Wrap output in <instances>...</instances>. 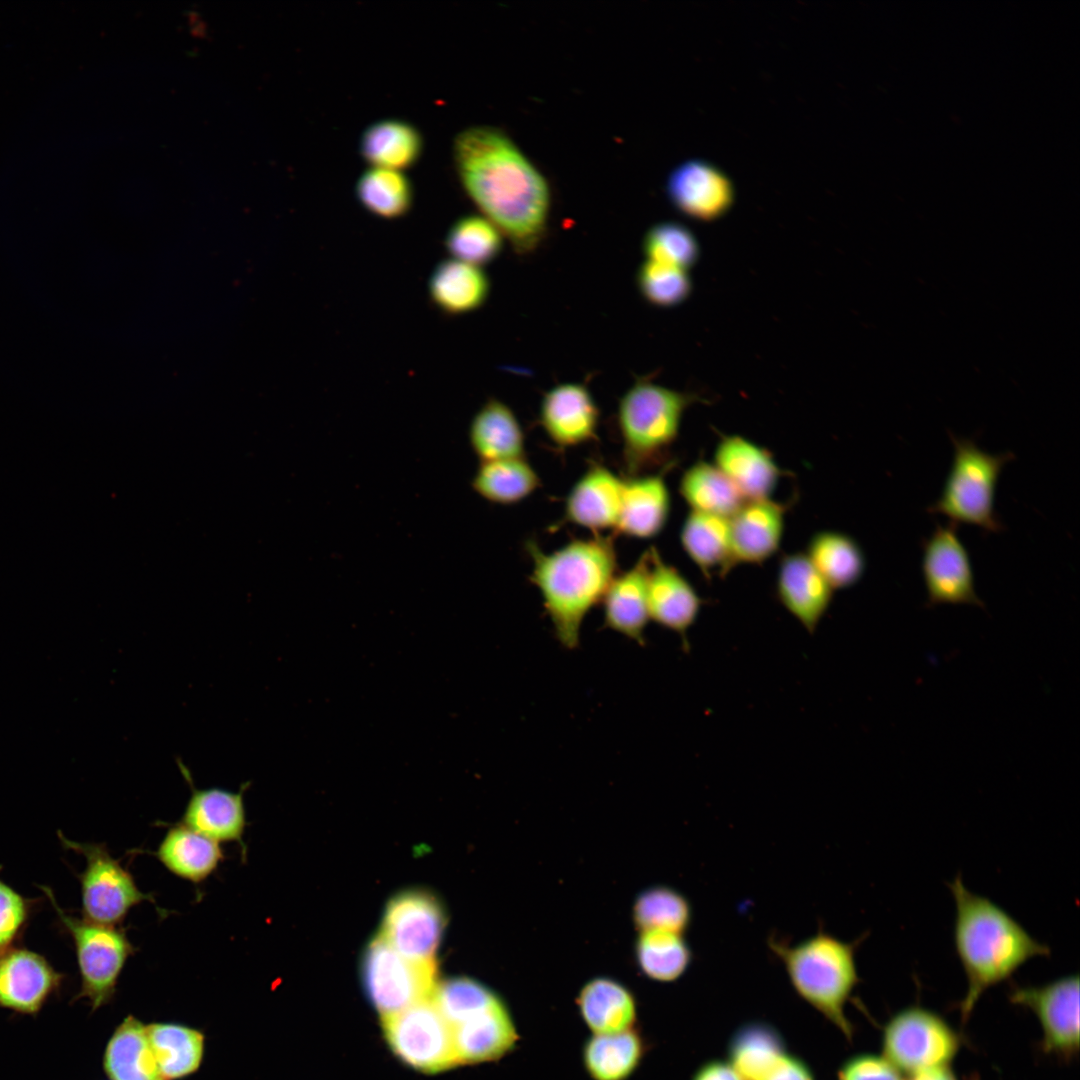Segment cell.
<instances>
[{
	"label": "cell",
	"mask_w": 1080,
	"mask_h": 1080,
	"mask_svg": "<svg viewBox=\"0 0 1080 1080\" xmlns=\"http://www.w3.org/2000/svg\"><path fill=\"white\" fill-rule=\"evenodd\" d=\"M666 193L677 210L700 221L721 217L734 201L730 178L714 164L701 159L677 165L667 178Z\"/></svg>",
	"instance_id": "2e32d148"
},
{
	"label": "cell",
	"mask_w": 1080,
	"mask_h": 1080,
	"mask_svg": "<svg viewBox=\"0 0 1080 1080\" xmlns=\"http://www.w3.org/2000/svg\"><path fill=\"white\" fill-rule=\"evenodd\" d=\"M526 549L532 561L530 581L541 594L557 640L567 649L577 648L585 616L617 575L612 537L575 539L550 553L528 541Z\"/></svg>",
	"instance_id": "3957f363"
},
{
	"label": "cell",
	"mask_w": 1080,
	"mask_h": 1080,
	"mask_svg": "<svg viewBox=\"0 0 1080 1080\" xmlns=\"http://www.w3.org/2000/svg\"><path fill=\"white\" fill-rule=\"evenodd\" d=\"M469 442L480 462L525 457V437L511 408L488 399L475 413L469 426Z\"/></svg>",
	"instance_id": "4dcf8cb0"
},
{
	"label": "cell",
	"mask_w": 1080,
	"mask_h": 1080,
	"mask_svg": "<svg viewBox=\"0 0 1080 1080\" xmlns=\"http://www.w3.org/2000/svg\"><path fill=\"white\" fill-rule=\"evenodd\" d=\"M436 970V962L404 958L379 934L368 942L360 962L363 987L382 1017L432 997Z\"/></svg>",
	"instance_id": "9c48e42d"
},
{
	"label": "cell",
	"mask_w": 1080,
	"mask_h": 1080,
	"mask_svg": "<svg viewBox=\"0 0 1080 1080\" xmlns=\"http://www.w3.org/2000/svg\"><path fill=\"white\" fill-rule=\"evenodd\" d=\"M905 1080H959L956 1073L949 1066L932 1067L917 1071L905 1077Z\"/></svg>",
	"instance_id": "f907efd6"
},
{
	"label": "cell",
	"mask_w": 1080,
	"mask_h": 1080,
	"mask_svg": "<svg viewBox=\"0 0 1080 1080\" xmlns=\"http://www.w3.org/2000/svg\"><path fill=\"white\" fill-rule=\"evenodd\" d=\"M691 1080H742L728 1061L713 1059L702 1064Z\"/></svg>",
	"instance_id": "681fc988"
},
{
	"label": "cell",
	"mask_w": 1080,
	"mask_h": 1080,
	"mask_svg": "<svg viewBox=\"0 0 1080 1080\" xmlns=\"http://www.w3.org/2000/svg\"><path fill=\"white\" fill-rule=\"evenodd\" d=\"M471 485L485 500L511 505L531 495L540 479L526 458L518 457L480 462Z\"/></svg>",
	"instance_id": "f35d334b"
},
{
	"label": "cell",
	"mask_w": 1080,
	"mask_h": 1080,
	"mask_svg": "<svg viewBox=\"0 0 1080 1080\" xmlns=\"http://www.w3.org/2000/svg\"><path fill=\"white\" fill-rule=\"evenodd\" d=\"M837 1080H905V1077L884 1055L859 1053L841 1064Z\"/></svg>",
	"instance_id": "7dc6e473"
},
{
	"label": "cell",
	"mask_w": 1080,
	"mask_h": 1080,
	"mask_svg": "<svg viewBox=\"0 0 1080 1080\" xmlns=\"http://www.w3.org/2000/svg\"><path fill=\"white\" fill-rule=\"evenodd\" d=\"M490 290V279L481 267L453 258L440 261L428 280L431 303L447 316L480 309L487 302Z\"/></svg>",
	"instance_id": "4316f807"
},
{
	"label": "cell",
	"mask_w": 1080,
	"mask_h": 1080,
	"mask_svg": "<svg viewBox=\"0 0 1080 1080\" xmlns=\"http://www.w3.org/2000/svg\"><path fill=\"white\" fill-rule=\"evenodd\" d=\"M648 565L647 550L631 568L614 577L601 601L605 626L640 645H644V632L650 619Z\"/></svg>",
	"instance_id": "d4e9b609"
},
{
	"label": "cell",
	"mask_w": 1080,
	"mask_h": 1080,
	"mask_svg": "<svg viewBox=\"0 0 1080 1080\" xmlns=\"http://www.w3.org/2000/svg\"><path fill=\"white\" fill-rule=\"evenodd\" d=\"M42 890L74 943L81 977L77 998L88 999L97 1010L113 999L119 977L136 948L122 927L71 915L58 905L50 888Z\"/></svg>",
	"instance_id": "52a82bcc"
},
{
	"label": "cell",
	"mask_w": 1080,
	"mask_h": 1080,
	"mask_svg": "<svg viewBox=\"0 0 1080 1080\" xmlns=\"http://www.w3.org/2000/svg\"><path fill=\"white\" fill-rule=\"evenodd\" d=\"M670 504V493L662 474L630 476L624 480L615 529L633 538L655 537L668 521Z\"/></svg>",
	"instance_id": "484cf974"
},
{
	"label": "cell",
	"mask_w": 1080,
	"mask_h": 1080,
	"mask_svg": "<svg viewBox=\"0 0 1080 1080\" xmlns=\"http://www.w3.org/2000/svg\"><path fill=\"white\" fill-rule=\"evenodd\" d=\"M58 835L66 848L82 854L86 860L79 875L84 918L119 926L133 907L143 901L155 903L153 895L139 889L130 871L110 854L105 844L78 843L60 832Z\"/></svg>",
	"instance_id": "30bf717a"
},
{
	"label": "cell",
	"mask_w": 1080,
	"mask_h": 1080,
	"mask_svg": "<svg viewBox=\"0 0 1080 1080\" xmlns=\"http://www.w3.org/2000/svg\"><path fill=\"white\" fill-rule=\"evenodd\" d=\"M632 919L639 932L658 930L684 935L692 921V907L680 891L655 885L635 898Z\"/></svg>",
	"instance_id": "b9f144b4"
},
{
	"label": "cell",
	"mask_w": 1080,
	"mask_h": 1080,
	"mask_svg": "<svg viewBox=\"0 0 1080 1080\" xmlns=\"http://www.w3.org/2000/svg\"><path fill=\"white\" fill-rule=\"evenodd\" d=\"M1009 1000L1029 1009L1040 1025L1041 1051L1064 1062L1079 1052V976L1068 975L1041 986H1014Z\"/></svg>",
	"instance_id": "4fadbf2b"
},
{
	"label": "cell",
	"mask_w": 1080,
	"mask_h": 1080,
	"mask_svg": "<svg viewBox=\"0 0 1080 1080\" xmlns=\"http://www.w3.org/2000/svg\"><path fill=\"white\" fill-rule=\"evenodd\" d=\"M599 409L581 383H562L548 390L540 405V423L547 436L561 447L584 444L596 437Z\"/></svg>",
	"instance_id": "ffe728a7"
},
{
	"label": "cell",
	"mask_w": 1080,
	"mask_h": 1080,
	"mask_svg": "<svg viewBox=\"0 0 1080 1080\" xmlns=\"http://www.w3.org/2000/svg\"><path fill=\"white\" fill-rule=\"evenodd\" d=\"M646 1051L635 1028L613 1034H592L584 1043L583 1064L592 1080H627Z\"/></svg>",
	"instance_id": "d590c367"
},
{
	"label": "cell",
	"mask_w": 1080,
	"mask_h": 1080,
	"mask_svg": "<svg viewBox=\"0 0 1080 1080\" xmlns=\"http://www.w3.org/2000/svg\"><path fill=\"white\" fill-rule=\"evenodd\" d=\"M776 593L783 607L813 633L830 607L834 589L806 553L795 552L783 556L779 563Z\"/></svg>",
	"instance_id": "44dd1931"
},
{
	"label": "cell",
	"mask_w": 1080,
	"mask_h": 1080,
	"mask_svg": "<svg viewBox=\"0 0 1080 1080\" xmlns=\"http://www.w3.org/2000/svg\"><path fill=\"white\" fill-rule=\"evenodd\" d=\"M882 1055L904 1075L949 1066L961 1048L958 1032L938 1013L909 1006L896 1012L883 1027Z\"/></svg>",
	"instance_id": "ba28073f"
},
{
	"label": "cell",
	"mask_w": 1080,
	"mask_h": 1080,
	"mask_svg": "<svg viewBox=\"0 0 1080 1080\" xmlns=\"http://www.w3.org/2000/svg\"><path fill=\"white\" fill-rule=\"evenodd\" d=\"M624 480L607 467L593 464L570 490L565 518L594 532L616 528Z\"/></svg>",
	"instance_id": "cb8c5ba5"
},
{
	"label": "cell",
	"mask_w": 1080,
	"mask_h": 1080,
	"mask_svg": "<svg viewBox=\"0 0 1080 1080\" xmlns=\"http://www.w3.org/2000/svg\"><path fill=\"white\" fill-rule=\"evenodd\" d=\"M957 528L952 523L938 524L923 542L921 570L929 608L940 604L985 607L975 590L970 556Z\"/></svg>",
	"instance_id": "5bb4252c"
},
{
	"label": "cell",
	"mask_w": 1080,
	"mask_h": 1080,
	"mask_svg": "<svg viewBox=\"0 0 1080 1080\" xmlns=\"http://www.w3.org/2000/svg\"><path fill=\"white\" fill-rule=\"evenodd\" d=\"M451 1026L459 1064L498 1060L519 1041L515 1020L501 996Z\"/></svg>",
	"instance_id": "d6986e66"
},
{
	"label": "cell",
	"mask_w": 1080,
	"mask_h": 1080,
	"mask_svg": "<svg viewBox=\"0 0 1080 1080\" xmlns=\"http://www.w3.org/2000/svg\"><path fill=\"white\" fill-rule=\"evenodd\" d=\"M954 454L939 498L928 507L930 514L942 515L956 526L974 525L986 533L1004 529L995 510L997 482L1003 467L1014 459L1005 452L990 454L971 439L950 434Z\"/></svg>",
	"instance_id": "8992f818"
},
{
	"label": "cell",
	"mask_w": 1080,
	"mask_h": 1080,
	"mask_svg": "<svg viewBox=\"0 0 1080 1080\" xmlns=\"http://www.w3.org/2000/svg\"><path fill=\"white\" fill-rule=\"evenodd\" d=\"M32 901L23 897L0 879V954L13 947L23 933Z\"/></svg>",
	"instance_id": "bcb514c9"
},
{
	"label": "cell",
	"mask_w": 1080,
	"mask_h": 1080,
	"mask_svg": "<svg viewBox=\"0 0 1080 1080\" xmlns=\"http://www.w3.org/2000/svg\"><path fill=\"white\" fill-rule=\"evenodd\" d=\"M146 1029L166 1080H181L198 1071L205 1052V1035L201 1030L171 1022L150 1023Z\"/></svg>",
	"instance_id": "e575fe53"
},
{
	"label": "cell",
	"mask_w": 1080,
	"mask_h": 1080,
	"mask_svg": "<svg viewBox=\"0 0 1080 1080\" xmlns=\"http://www.w3.org/2000/svg\"><path fill=\"white\" fill-rule=\"evenodd\" d=\"M862 940L843 941L823 929L794 945L768 938L795 992L849 1041L854 1030L845 1007L859 983L855 951Z\"/></svg>",
	"instance_id": "277c9868"
},
{
	"label": "cell",
	"mask_w": 1080,
	"mask_h": 1080,
	"mask_svg": "<svg viewBox=\"0 0 1080 1080\" xmlns=\"http://www.w3.org/2000/svg\"><path fill=\"white\" fill-rule=\"evenodd\" d=\"M446 923L445 908L437 896L424 889H408L388 901L379 935L410 961L436 962Z\"/></svg>",
	"instance_id": "7c38bea8"
},
{
	"label": "cell",
	"mask_w": 1080,
	"mask_h": 1080,
	"mask_svg": "<svg viewBox=\"0 0 1080 1080\" xmlns=\"http://www.w3.org/2000/svg\"><path fill=\"white\" fill-rule=\"evenodd\" d=\"M949 888L956 906L955 949L967 978V990L959 1004L965 1024L989 988L1010 978L1028 960L1048 956L1051 950L1004 909L968 890L961 875Z\"/></svg>",
	"instance_id": "7a4b0ae2"
},
{
	"label": "cell",
	"mask_w": 1080,
	"mask_h": 1080,
	"mask_svg": "<svg viewBox=\"0 0 1080 1080\" xmlns=\"http://www.w3.org/2000/svg\"><path fill=\"white\" fill-rule=\"evenodd\" d=\"M680 541L682 548L704 576H726L737 565L728 518L690 511Z\"/></svg>",
	"instance_id": "f546056e"
},
{
	"label": "cell",
	"mask_w": 1080,
	"mask_h": 1080,
	"mask_svg": "<svg viewBox=\"0 0 1080 1080\" xmlns=\"http://www.w3.org/2000/svg\"><path fill=\"white\" fill-rule=\"evenodd\" d=\"M699 400L694 393L662 386L647 376L622 395L617 421L630 476L664 456L678 437L686 409Z\"/></svg>",
	"instance_id": "5b68a950"
},
{
	"label": "cell",
	"mask_w": 1080,
	"mask_h": 1080,
	"mask_svg": "<svg viewBox=\"0 0 1080 1080\" xmlns=\"http://www.w3.org/2000/svg\"><path fill=\"white\" fill-rule=\"evenodd\" d=\"M154 855L175 876L200 884L224 859L219 843L180 823L169 826Z\"/></svg>",
	"instance_id": "f1b7e54d"
},
{
	"label": "cell",
	"mask_w": 1080,
	"mask_h": 1080,
	"mask_svg": "<svg viewBox=\"0 0 1080 1080\" xmlns=\"http://www.w3.org/2000/svg\"><path fill=\"white\" fill-rule=\"evenodd\" d=\"M786 1053L781 1033L760 1020L740 1025L730 1037L727 1048L728 1062L742 1080H766Z\"/></svg>",
	"instance_id": "836d02e7"
},
{
	"label": "cell",
	"mask_w": 1080,
	"mask_h": 1080,
	"mask_svg": "<svg viewBox=\"0 0 1080 1080\" xmlns=\"http://www.w3.org/2000/svg\"><path fill=\"white\" fill-rule=\"evenodd\" d=\"M636 283L642 297L660 308L677 306L692 292L688 271L648 259L639 266Z\"/></svg>",
	"instance_id": "f6af8a7d"
},
{
	"label": "cell",
	"mask_w": 1080,
	"mask_h": 1080,
	"mask_svg": "<svg viewBox=\"0 0 1080 1080\" xmlns=\"http://www.w3.org/2000/svg\"><path fill=\"white\" fill-rule=\"evenodd\" d=\"M103 1068L110 1080H166L155 1059L146 1025L131 1015L109 1039Z\"/></svg>",
	"instance_id": "1f68e13d"
},
{
	"label": "cell",
	"mask_w": 1080,
	"mask_h": 1080,
	"mask_svg": "<svg viewBox=\"0 0 1080 1080\" xmlns=\"http://www.w3.org/2000/svg\"><path fill=\"white\" fill-rule=\"evenodd\" d=\"M355 195L365 210L384 220L406 216L414 203L410 179L402 171L379 167H370L360 175Z\"/></svg>",
	"instance_id": "ab89813d"
},
{
	"label": "cell",
	"mask_w": 1080,
	"mask_h": 1080,
	"mask_svg": "<svg viewBox=\"0 0 1080 1080\" xmlns=\"http://www.w3.org/2000/svg\"><path fill=\"white\" fill-rule=\"evenodd\" d=\"M766 1080H815L810 1066L800 1057L786 1053Z\"/></svg>",
	"instance_id": "c3c4849f"
},
{
	"label": "cell",
	"mask_w": 1080,
	"mask_h": 1080,
	"mask_svg": "<svg viewBox=\"0 0 1080 1080\" xmlns=\"http://www.w3.org/2000/svg\"><path fill=\"white\" fill-rule=\"evenodd\" d=\"M423 148L419 129L396 118L371 123L360 138V154L371 167L402 171L417 163Z\"/></svg>",
	"instance_id": "d6a6232c"
},
{
	"label": "cell",
	"mask_w": 1080,
	"mask_h": 1080,
	"mask_svg": "<svg viewBox=\"0 0 1080 1080\" xmlns=\"http://www.w3.org/2000/svg\"><path fill=\"white\" fill-rule=\"evenodd\" d=\"M728 520L737 564H761L778 551L785 524L782 504L771 498L746 500Z\"/></svg>",
	"instance_id": "7402d4cb"
},
{
	"label": "cell",
	"mask_w": 1080,
	"mask_h": 1080,
	"mask_svg": "<svg viewBox=\"0 0 1080 1080\" xmlns=\"http://www.w3.org/2000/svg\"><path fill=\"white\" fill-rule=\"evenodd\" d=\"M634 956L640 972L657 982L680 978L692 961V950L683 934L668 931L639 932Z\"/></svg>",
	"instance_id": "60d3db41"
},
{
	"label": "cell",
	"mask_w": 1080,
	"mask_h": 1080,
	"mask_svg": "<svg viewBox=\"0 0 1080 1080\" xmlns=\"http://www.w3.org/2000/svg\"><path fill=\"white\" fill-rule=\"evenodd\" d=\"M452 154L459 181L482 215L516 254H533L547 235L551 210L543 173L504 130L491 125L458 132Z\"/></svg>",
	"instance_id": "6da1fadb"
},
{
	"label": "cell",
	"mask_w": 1080,
	"mask_h": 1080,
	"mask_svg": "<svg viewBox=\"0 0 1080 1080\" xmlns=\"http://www.w3.org/2000/svg\"><path fill=\"white\" fill-rule=\"evenodd\" d=\"M576 1004L580 1016L593 1034H613L634 1028L637 1002L632 991L620 981L597 976L579 990Z\"/></svg>",
	"instance_id": "83f0119b"
},
{
	"label": "cell",
	"mask_w": 1080,
	"mask_h": 1080,
	"mask_svg": "<svg viewBox=\"0 0 1080 1080\" xmlns=\"http://www.w3.org/2000/svg\"><path fill=\"white\" fill-rule=\"evenodd\" d=\"M647 599L649 617L663 628L686 634L695 623L702 600L680 571L662 559L654 547L648 549Z\"/></svg>",
	"instance_id": "ac0fdd59"
},
{
	"label": "cell",
	"mask_w": 1080,
	"mask_h": 1080,
	"mask_svg": "<svg viewBox=\"0 0 1080 1080\" xmlns=\"http://www.w3.org/2000/svg\"><path fill=\"white\" fill-rule=\"evenodd\" d=\"M503 237L500 230L482 214H468L452 223L444 238V246L453 259L482 268L501 254Z\"/></svg>",
	"instance_id": "7bdbcfd3"
},
{
	"label": "cell",
	"mask_w": 1080,
	"mask_h": 1080,
	"mask_svg": "<svg viewBox=\"0 0 1080 1080\" xmlns=\"http://www.w3.org/2000/svg\"><path fill=\"white\" fill-rule=\"evenodd\" d=\"M806 555L834 590L856 584L866 567L860 545L838 531L817 532L808 543Z\"/></svg>",
	"instance_id": "8d00e7d4"
},
{
	"label": "cell",
	"mask_w": 1080,
	"mask_h": 1080,
	"mask_svg": "<svg viewBox=\"0 0 1080 1080\" xmlns=\"http://www.w3.org/2000/svg\"><path fill=\"white\" fill-rule=\"evenodd\" d=\"M642 249L646 259L688 271L700 257L695 235L684 225L664 221L651 226L645 233Z\"/></svg>",
	"instance_id": "ee69618b"
},
{
	"label": "cell",
	"mask_w": 1080,
	"mask_h": 1080,
	"mask_svg": "<svg viewBox=\"0 0 1080 1080\" xmlns=\"http://www.w3.org/2000/svg\"><path fill=\"white\" fill-rule=\"evenodd\" d=\"M382 1025L393 1052L413 1068L436 1073L459 1064L452 1026L433 997L382 1017Z\"/></svg>",
	"instance_id": "8fae6325"
},
{
	"label": "cell",
	"mask_w": 1080,
	"mask_h": 1080,
	"mask_svg": "<svg viewBox=\"0 0 1080 1080\" xmlns=\"http://www.w3.org/2000/svg\"><path fill=\"white\" fill-rule=\"evenodd\" d=\"M714 464L746 500L770 498L781 476L767 449L739 435L725 436L719 441Z\"/></svg>",
	"instance_id": "603a6c76"
},
{
	"label": "cell",
	"mask_w": 1080,
	"mask_h": 1080,
	"mask_svg": "<svg viewBox=\"0 0 1080 1080\" xmlns=\"http://www.w3.org/2000/svg\"><path fill=\"white\" fill-rule=\"evenodd\" d=\"M178 765L191 791L181 823L219 844H238L245 858L247 848L243 837L247 819L244 793L250 784L243 783L236 792L220 787L198 789L187 767L180 761Z\"/></svg>",
	"instance_id": "9a60e30c"
},
{
	"label": "cell",
	"mask_w": 1080,
	"mask_h": 1080,
	"mask_svg": "<svg viewBox=\"0 0 1080 1080\" xmlns=\"http://www.w3.org/2000/svg\"><path fill=\"white\" fill-rule=\"evenodd\" d=\"M679 492L690 511L730 518L746 501L714 463L698 461L681 476Z\"/></svg>",
	"instance_id": "74e56055"
},
{
	"label": "cell",
	"mask_w": 1080,
	"mask_h": 1080,
	"mask_svg": "<svg viewBox=\"0 0 1080 1080\" xmlns=\"http://www.w3.org/2000/svg\"><path fill=\"white\" fill-rule=\"evenodd\" d=\"M62 979L42 955L13 946L0 954V1007L35 1014L58 990Z\"/></svg>",
	"instance_id": "e0dca14e"
}]
</instances>
